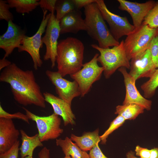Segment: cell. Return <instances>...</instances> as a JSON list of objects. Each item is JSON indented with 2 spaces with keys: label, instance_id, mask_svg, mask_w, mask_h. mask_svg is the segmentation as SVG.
Segmentation results:
<instances>
[{
  "label": "cell",
  "instance_id": "cell-1",
  "mask_svg": "<svg viewBox=\"0 0 158 158\" xmlns=\"http://www.w3.org/2000/svg\"><path fill=\"white\" fill-rule=\"evenodd\" d=\"M0 81L10 85L14 98L19 104L46 107L43 93L32 70L24 71L12 63L1 73Z\"/></svg>",
  "mask_w": 158,
  "mask_h": 158
},
{
  "label": "cell",
  "instance_id": "cell-2",
  "mask_svg": "<svg viewBox=\"0 0 158 158\" xmlns=\"http://www.w3.org/2000/svg\"><path fill=\"white\" fill-rule=\"evenodd\" d=\"M84 50L83 43L77 38L69 37L59 41L56 62L57 71L63 77L81 69Z\"/></svg>",
  "mask_w": 158,
  "mask_h": 158
},
{
  "label": "cell",
  "instance_id": "cell-3",
  "mask_svg": "<svg viewBox=\"0 0 158 158\" xmlns=\"http://www.w3.org/2000/svg\"><path fill=\"white\" fill-rule=\"evenodd\" d=\"M84 8L86 31L90 37L98 42L99 47L106 48L119 45L120 42L111 34L96 2Z\"/></svg>",
  "mask_w": 158,
  "mask_h": 158
},
{
  "label": "cell",
  "instance_id": "cell-4",
  "mask_svg": "<svg viewBox=\"0 0 158 158\" xmlns=\"http://www.w3.org/2000/svg\"><path fill=\"white\" fill-rule=\"evenodd\" d=\"M91 46L100 53L97 61L104 68V75L106 79L109 78L119 68L124 67L130 69V62L126 54L122 40L119 45L112 48H101L96 44Z\"/></svg>",
  "mask_w": 158,
  "mask_h": 158
},
{
  "label": "cell",
  "instance_id": "cell-5",
  "mask_svg": "<svg viewBox=\"0 0 158 158\" xmlns=\"http://www.w3.org/2000/svg\"><path fill=\"white\" fill-rule=\"evenodd\" d=\"M158 35V28H152L147 25L142 24L127 36L124 41L127 57L132 58L147 50L153 39Z\"/></svg>",
  "mask_w": 158,
  "mask_h": 158
},
{
  "label": "cell",
  "instance_id": "cell-6",
  "mask_svg": "<svg viewBox=\"0 0 158 158\" xmlns=\"http://www.w3.org/2000/svg\"><path fill=\"white\" fill-rule=\"evenodd\" d=\"M43 16L39 28L33 36H25L21 45L18 48L19 52L25 51L31 56L33 63V68L37 70L41 67L43 63L40 54V49L42 48V36L45 32L51 13L47 14V11L43 10Z\"/></svg>",
  "mask_w": 158,
  "mask_h": 158
},
{
  "label": "cell",
  "instance_id": "cell-7",
  "mask_svg": "<svg viewBox=\"0 0 158 158\" xmlns=\"http://www.w3.org/2000/svg\"><path fill=\"white\" fill-rule=\"evenodd\" d=\"M23 109L29 119L35 121L40 141L43 142L56 139L63 133L60 127L61 120L59 116L53 113L47 116H39L24 107Z\"/></svg>",
  "mask_w": 158,
  "mask_h": 158
},
{
  "label": "cell",
  "instance_id": "cell-8",
  "mask_svg": "<svg viewBox=\"0 0 158 158\" xmlns=\"http://www.w3.org/2000/svg\"><path fill=\"white\" fill-rule=\"evenodd\" d=\"M99 56V54H96L90 61L83 64L81 69L70 75L78 84L81 97L90 91L92 84L100 79L103 72L104 68L99 66L97 63Z\"/></svg>",
  "mask_w": 158,
  "mask_h": 158
},
{
  "label": "cell",
  "instance_id": "cell-9",
  "mask_svg": "<svg viewBox=\"0 0 158 158\" xmlns=\"http://www.w3.org/2000/svg\"><path fill=\"white\" fill-rule=\"evenodd\" d=\"M96 3L103 18L108 23L110 31L115 39L119 40L132 32L135 28L126 17H122L109 11L103 0H96Z\"/></svg>",
  "mask_w": 158,
  "mask_h": 158
},
{
  "label": "cell",
  "instance_id": "cell-10",
  "mask_svg": "<svg viewBox=\"0 0 158 158\" xmlns=\"http://www.w3.org/2000/svg\"><path fill=\"white\" fill-rule=\"evenodd\" d=\"M51 13L45 35L42 37V41L46 47L44 60L46 61L50 60L51 63V68H53L55 65L58 40L60 34V29L59 21L57 20L54 13Z\"/></svg>",
  "mask_w": 158,
  "mask_h": 158
},
{
  "label": "cell",
  "instance_id": "cell-11",
  "mask_svg": "<svg viewBox=\"0 0 158 158\" xmlns=\"http://www.w3.org/2000/svg\"><path fill=\"white\" fill-rule=\"evenodd\" d=\"M45 73L54 86L59 97L71 105L73 99L80 96L81 93L77 83L75 80H68L63 78L57 71L47 70Z\"/></svg>",
  "mask_w": 158,
  "mask_h": 158
},
{
  "label": "cell",
  "instance_id": "cell-12",
  "mask_svg": "<svg viewBox=\"0 0 158 158\" xmlns=\"http://www.w3.org/2000/svg\"><path fill=\"white\" fill-rule=\"evenodd\" d=\"M118 71L123 75L126 89L125 96L123 104H135L147 111L150 110L152 102L140 94L135 85L136 80L129 75L126 68L121 67L118 69Z\"/></svg>",
  "mask_w": 158,
  "mask_h": 158
},
{
  "label": "cell",
  "instance_id": "cell-13",
  "mask_svg": "<svg viewBox=\"0 0 158 158\" xmlns=\"http://www.w3.org/2000/svg\"><path fill=\"white\" fill-rule=\"evenodd\" d=\"M130 60L128 73L136 80L143 78H150L157 68L148 49Z\"/></svg>",
  "mask_w": 158,
  "mask_h": 158
},
{
  "label": "cell",
  "instance_id": "cell-14",
  "mask_svg": "<svg viewBox=\"0 0 158 158\" xmlns=\"http://www.w3.org/2000/svg\"><path fill=\"white\" fill-rule=\"evenodd\" d=\"M118 9L125 11L131 16L135 28L142 24L144 18L155 5L156 1L150 0L145 3H139L125 0H117Z\"/></svg>",
  "mask_w": 158,
  "mask_h": 158
},
{
  "label": "cell",
  "instance_id": "cell-15",
  "mask_svg": "<svg viewBox=\"0 0 158 158\" xmlns=\"http://www.w3.org/2000/svg\"><path fill=\"white\" fill-rule=\"evenodd\" d=\"M8 23L6 31L0 37V48L5 52L3 57L5 58L11 54L15 48L20 47L26 36L25 31L12 21Z\"/></svg>",
  "mask_w": 158,
  "mask_h": 158
},
{
  "label": "cell",
  "instance_id": "cell-16",
  "mask_svg": "<svg viewBox=\"0 0 158 158\" xmlns=\"http://www.w3.org/2000/svg\"><path fill=\"white\" fill-rule=\"evenodd\" d=\"M20 133L12 119L0 118V154L12 147L18 140Z\"/></svg>",
  "mask_w": 158,
  "mask_h": 158
},
{
  "label": "cell",
  "instance_id": "cell-17",
  "mask_svg": "<svg viewBox=\"0 0 158 158\" xmlns=\"http://www.w3.org/2000/svg\"><path fill=\"white\" fill-rule=\"evenodd\" d=\"M43 95L45 101L51 106L54 113L62 117L64 126L75 124V117L72 111L71 105L50 93L46 92Z\"/></svg>",
  "mask_w": 158,
  "mask_h": 158
},
{
  "label": "cell",
  "instance_id": "cell-18",
  "mask_svg": "<svg viewBox=\"0 0 158 158\" xmlns=\"http://www.w3.org/2000/svg\"><path fill=\"white\" fill-rule=\"evenodd\" d=\"M80 10L75 9L63 17L59 21L60 34H76L80 30L86 31L84 19Z\"/></svg>",
  "mask_w": 158,
  "mask_h": 158
},
{
  "label": "cell",
  "instance_id": "cell-19",
  "mask_svg": "<svg viewBox=\"0 0 158 158\" xmlns=\"http://www.w3.org/2000/svg\"><path fill=\"white\" fill-rule=\"evenodd\" d=\"M20 132L22 140L21 145L19 148L21 158H24L27 156L32 157L33 152L36 148L43 146L38 133L30 136L22 129L20 130Z\"/></svg>",
  "mask_w": 158,
  "mask_h": 158
},
{
  "label": "cell",
  "instance_id": "cell-20",
  "mask_svg": "<svg viewBox=\"0 0 158 158\" xmlns=\"http://www.w3.org/2000/svg\"><path fill=\"white\" fill-rule=\"evenodd\" d=\"M99 129H97L92 132H86L80 136L71 134L70 139L83 151H90L101 140L99 135Z\"/></svg>",
  "mask_w": 158,
  "mask_h": 158
},
{
  "label": "cell",
  "instance_id": "cell-21",
  "mask_svg": "<svg viewBox=\"0 0 158 158\" xmlns=\"http://www.w3.org/2000/svg\"><path fill=\"white\" fill-rule=\"evenodd\" d=\"M56 144L61 148L65 156H70L72 158H90L86 152L82 150L68 137L64 140L56 139Z\"/></svg>",
  "mask_w": 158,
  "mask_h": 158
},
{
  "label": "cell",
  "instance_id": "cell-22",
  "mask_svg": "<svg viewBox=\"0 0 158 158\" xmlns=\"http://www.w3.org/2000/svg\"><path fill=\"white\" fill-rule=\"evenodd\" d=\"M145 109L134 104L118 105L116 108L115 114L120 115L125 120L135 119L140 114L143 113Z\"/></svg>",
  "mask_w": 158,
  "mask_h": 158
},
{
  "label": "cell",
  "instance_id": "cell-23",
  "mask_svg": "<svg viewBox=\"0 0 158 158\" xmlns=\"http://www.w3.org/2000/svg\"><path fill=\"white\" fill-rule=\"evenodd\" d=\"M10 8L21 14L29 13L39 6L38 0H7Z\"/></svg>",
  "mask_w": 158,
  "mask_h": 158
},
{
  "label": "cell",
  "instance_id": "cell-24",
  "mask_svg": "<svg viewBox=\"0 0 158 158\" xmlns=\"http://www.w3.org/2000/svg\"><path fill=\"white\" fill-rule=\"evenodd\" d=\"M158 87V68L149 79L143 83L140 88L143 92V97L146 99L152 97Z\"/></svg>",
  "mask_w": 158,
  "mask_h": 158
},
{
  "label": "cell",
  "instance_id": "cell-25",
  "mask_svg": "<svg viewBox=\"0 0 158 158\" xmlns=\"http://www.w3.org/2000/svg\"><path fill=\"white\" fill-rule=\"evenodd\" d=\"M75 9L72 0H57L55 7L56 18L60 21L65 16Z\"/></svg>",
  "mask_w": 158,
  "mask_h": 158
},
{
  "label": "cell",
  "instance_id": "cell-26",
  "mask_svg": "<svg viewBox=\"0 0 158 158\" xmlns=\"http://www.w3.org/2000/svg\"><path fill=\"white\" fill-rule=\"evenodd\" d=\"M125 119L122 116L118 115L111 122L108 128L104 133L99 136L101 143L105 144L107 139L109 136L115 130L122 126L125 121Z\"/></svg>",
  "mask_w": 158,
  "mask_h": 158
},
{
  "label": "cell",
  "instance_id": "cell-27",
  "mask_svg": "<svg viewBox=\"0 0 158 158\" xmlns=\"http://www.w3.org/2000/svg\"><path fill=\"white\" fill-rule=\"evenodd\" d=\"M142 24L147 25L150 28H158V1L145 16Z\"/></svg>",
  "mask_w": 158,
  "mask_h": 158
},
{
  "label": "cell",
  "instance_id": "cell-28",
  "mask_svg": "<svg viewBox=\"0 0 158 158\" xmlns=\"http://www.w3.org/2000/svg\"><path fill=\"white\" fill-rule=\"evenodd\" d=\"M11 8L6 1L0 0V20H4L8 22L14 19L13 14L10 11Z\"/></svg>",
  "mask_w": 158,
  "mask_h": 158
},
{
  "label": "cell",
  "instance_id": "cell-29",
  "mask_svg": "<svg viewBox=\"0 0 158 158\" xmlns=\"http://www.w3.org/2000/svg\"><path fill=\"white\" fill-rule=\"evenodd\" d=\"M0 118H16L21 120L28 124H30L29 119L26 115L20 112H18L14 114H10L5 111L0 105Z\"/></svg>",
  "mask_w": 158,
  "mask_h": 158
},
{
  "label": "cell",
  "instance_id": "cell-30",
  "mask_svg": "<svg viewBox=\"0 0 158 158\" xmlns=\"http://www.w3.org/2000/svg\"><path fill=\"white\" fill-rule=\"evenodd\" d=\"M153 62L158 68V35L151 41L148 48Z\"/></svg>",
  "mask_w": 158,
  "mask_h": 158
},
{
  "label": "cell",
  "instance_id": "cell-31",
  "mask_svg": "<svg viewBox=\"0 0 158 158\" xmlns=\"http://www.w3.org/2000/svg\"><path fill=\"white\" fill-rule=\"evenodd\" d=\"M20 141H17L12 147L6 152L0 154V158H18Z\"/></svg>",
  "mask_w": 158,
  "mask_h": 158
},
{
  "label": "cell",
  "instance_id": "cell-32",
  "mask_svg": "<svg viewBox=\"0 0 158 158\" xmlns=\"http://www.w3.org/2000/svg\"><path fill=\"white\" fill-rule=\"evenodd\" d=\"M57 0H41L39 1V6L42 10L49 11L54 13Z\"/></svg>",
  "mask_w": 158,
  "mask_h": 158
},
{
  "label": "cell",
  "instance_id": "cell-33",
  "mask_svg": "<svg viewBox=\"0 0 158 158\" xmlns=\"http://www.w3.org/2000/svg\"><path fill=\"white\" fill-rule=\"evenodd\" d=\"M99 143H97L90 151L89 154L90 158H109L106 156L99 148Z\"/></svg>",
  "mask_w": 158,
  "mask_h": 158
},
{
  "label": "cell",
  "instance_id": "cell-34",
  "mask_svg": "<svg viewBox=\"0 0 158 158\" xmlns=\"http://www.w3.org/2000/svg\"><path fill=\"white\" fill-rule=\"evenodd\" d=\"M135 154L140 158H150V150L137 145L135 149Z\"/></svg>",
  "mask_w": 158,
  "mask_h": 158
},
{
  "label": "cell",
  "instance_id": "cell-35",
  "mask_svg": "<svg viewBox=\"0 0 158 158\" xmlns=\"http://www.w3.org/2000/svg\"><path fill=\"white\" fill-rule=\"evenodd\" d=\"M76 9L80 10L82 8L96 2V0H72Z\"/></svg>",
  "mask_w": 158,
  "mask_h": 158
},
{
  "label": "cell",
  "instance_id": "cell-36",
  "mask_svg": "<svg viewBox=\"0 0 158 158\" xmlns=\"http://www.w3.org/2000/svg\"><path fill=\"white\" fill-rule=\"evenodd\" d=\"M38 156L40 158H50L49 150L44 147L39 152Z\"/></svg>",
  "mask_w": 158,
  "mask_h": 158
},
{
  "label": "cell",
  "instance_id": "cell-37",
  "mask_svg": "<svg viewBox=\"0 0 158 158\" xmlns=\"http://www.w3.org/2000/svg\"><path fill=\"white\" fill-rule=\"evenodd\" d=\"M11 63V61L3 57L0 60V70L8 66Z\"/></svg>",
  "mask_w": 158,
  "mask_h": 158
},
{
  "label": "cell",
  "instance_id": "cell-38",
  "mask_svg": "<svg viewBox=\"0 0 158 158\" xmlns=\"http://www.w3.org/2000/svg\"><path fill=\"white\" fill-rule=\"evenodd\" d=\"M150 158H158V147H154L150 150Z\"/></svg>",
  "mask_w": 158,
  "mask_h": 158
},
{
  "label": "cell",
  "instance_id": "cell-39",
  "mask_svg": "<svg viewBox=\"0 0 158 158\" xmlns=\"http://www.w3.org/2000/svg\"><path fill=\"white\" fill-rule=\"evenodd\" d=\"M126 158H140L135 156V152L132 151L128 152L126 154Z\"/></svg>",
  "mask_w": 158,
  "mask_h": 158
},
{
  "label": "cell",
  "instance_id": "cell-40",
  "mask_svg": "<svg viewBox=\"0 0 158 158\" xmlns=\"http://www.w3.org/2000/svg\"><path fill=\"white\" fill-rule=\"evenodd\" d=\"M63 158H72V157L69 155H66Z\"/></svg>",
  "mask_w": 158,
  "mask_h": 158
},
{
  "label": "cell",
  "instance_id": "cell-41",
  "mask_svg": "<svg viewBox=\"0 0 158 158\" xmlns=\"http://www.w3.org/2000/svg\"><path fill=\"white\" fill-rule=\"evenodd\" d=\"M24 158H32V157H30V156H26V157H25ZM37 158H40L39 157H38Z\"/></svg>",
  "mask_w": 158,
  "mask_h": 158
}]
</instances>
